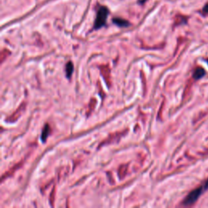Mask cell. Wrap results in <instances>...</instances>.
<instances>
[{"label": "cell", "mask_w": 208, "mask_h": 208, "mask_svg": "<svg viewBox=\"0 0 208 208\" xmlns=\"http://www.w3.org/2000/svg\"><path fill=\"white\" fill-rule=\"evenodd\" d=\"M204 191H205V190H204L203 185L198 187V188H197L195 189H194V190L190 192V193L187 195L186 198L184 199L183 204L185 205V206H190V205H193L194 203H195L196 201L199 198L201 194H202Z\"/></svg>", "instance_id": "cell-1"}, {"label": "cell", "mask_w": 208, "mask_h": 208, "mask_svg": "<svg viewBox=\"0 0 208 208\" xmlns=\"http://www.w3.org/2000/svg\"><path fill=\"white\" fill-rule=\"evenodd\" d=\"M108 16V10L105 7H101L98 10L97 17L94 22V29L98 30L102 28V26L105 25L106 21V18Z\"/></svg>", "instance_id": "cell-2"}, {"label": "cell", "mask_w": 208, "mask_h": 208, "mask_svg": "<svg viewBox=\"0 0 208 208\" xmlns=\"http://www.w3.org/2000/svg\"><path fill=\"white\" fill-rule=\"evenodd\" d=\"M204 75H205V70H204L203 68H197L195 70H194L193 77H194V78L195 80H198V79L202 78Z\"/></svg>", "instance_id": "cell-3"}, {"label": "cell", "mask_w": 208, "mask_h": 208, "mask_svg": "<svg viewBox=\"0 0 208 208\" xmlns=\"http://www.w3.org/2000/svg\"><path fill=\"white\" fill-rule=\"evenodd\" d=\"M113 22L115 23V25H117L119 27H127L129 25V23L126 21H124L123 19H120V18H115L113 19Z\"/></svg>", "instance_id": "cell-4"}, {"label": "cell", "mask_w": 208, "mask_h": 208, "mask_svg": "<svg viewBox=\"0 0 208 208\" xmlns=\"http://www.w3.org/2000/svg\"><path fill=\"white\" fill-rule=\"evenodd\" d=\"M50 127H49V125L48 124H46L45 125V127L43 128V132H42V137H41V138H42V141H46L47 139V137L49 136V134H50Z\"/></svg>", "instance_id": "cell-5"}, {"label": "cell", "mask_w": 208, "mask_h": 208, "mask_svg": "<svg viewBox=\"0 0 208 208\" xmlns=\"http://www.w3.org/2000/svg\"><path fill=\"white\" fill-rule=\"evenodd\" d=\"M72 72H73V64L72 62H68L66 65V75L68 78L72 76Z\"/></svg>", "instance_id": "cell-6"}, {"label": "cell", "mask_w": 208, "mask_h": 208, "mask_svg": "<svg viewBox=\"0 0 208 208\" xmlns=\"http://www.w3.org/2000/svg\"><path fill=\"white\" fill-rule=\"evenodd\" d=\"M203 189L205 191L207 189H208V180L207 181H206V182H205V184H204V185H203Z\"/></svg>", "instance_id": "cell-7"}, {"label": "cell", "mask_w": 208, "mask_h": 208, "mask_svg": "<svg viewBox=\"0 0 208 208\" xmlns=\"http://www.w3.org/2000/svg\"><path fill=\"white\" fill-rule=\"evenodd\" d=\"M203 12L204 13H208V3L204 7L203 9Z\"/></svg>", "instance_id": "cell-8"}, {"label": "cell", "mask_w": 208, "mask_h": 208, "mask_svg": "<svg viewBox=\"0 0 208 208\" xmlns=\"http://www.w3.org/2000/svg\"><path fill=\"white\" fill-rule=\"evenodd\" d=\"M145 1H146V0H139V2H140V3H144Z\"/></svg>", "instance_id": "cell-9"}]
</instances>
